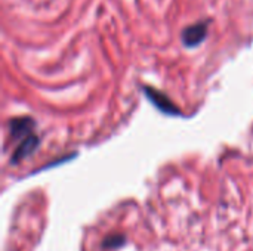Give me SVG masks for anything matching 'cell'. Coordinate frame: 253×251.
<instances>
[{
    "instance_id": "cell-2",
    "label": "cell",
    "mask_w": 253,
    "mask_h": 251,
    "mask_svg": "<svg viewBox=\"0 0 253 251\" xmlns=\"http://www.w3.org/2000/svg\"><path fill=\"white\" fill-rule=\"evenodd\" d=\"M142 89H144V92H145V96L156 105L157 109H160L162 112L169 114V115H178V114H179L178 107L169 99L168 95H165V93H162V92H159L157 89L150 87V86H144Z\"/></svg>"
},
{
    "instance_id": "cell-1",
    "label": "cell",
    "mask_w": 253,
    "mask_h": 251,
    "mask_svg": "<svg viewBox=\"0 0 253 251\" xmlns=\"http://www.w3.org/2000/svg\"><path fill=\"white\" fill-rule=\"evenodd\" d=\"M209 33V21H199L196 24L187 25L181 33V41L185 47H196L205 38Z\"/></svg>"
},
{
    "instance_id": "cell-3",
    "label": "cell",
    "mask_w": 253,
    "mask_h": 251,
    "mask_svg": "<svg viewBox=\"0 0 253 251\" xmlns=\"http://www.w3.org/2000/svg\"><path fill=\"white\" fill-rule=\"evenodd\" d=\"M36 126L37 124H36L34 118H31V117H16L9 121V135H10L12 141L24 139L33 133Z\"/></svg>"
},
{
    "instance_id": "cell-4",
    "label": "cell",
    "mask_w": 253,
    "mask_h": 251,
    "mask_svg": "<svg viewBox=\"0 0 253 251\" xmlns=\"http://www.w3.org/2000/svg\"><path fill=\"white\" fill-rule=\"evenodd\" d=\"M39 143H40V138H39L36 133H31V135H28L27 138L21 139L19 145L16 146V149H15L13 154H12L10 163H12V164H18L21 160L30 157V155L39 148Z\"/></svg>"
}]
</instances>
